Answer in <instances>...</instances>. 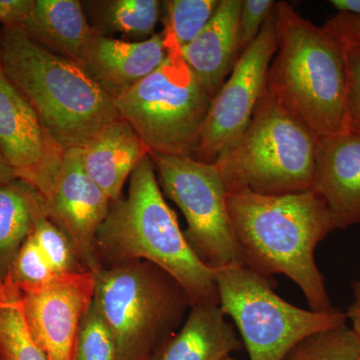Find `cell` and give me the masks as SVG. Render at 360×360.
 I'll return each instance as SVG.
<instances>
[{"label": "cell", "mask_w": 360, "mask_h": 360, "mask_svg": "<svg viewBox=\"0 0 360 360\" xmlns=\"http://www.w3.org/2000/svg\"><path fill=\"white\" fill-rule=\"evenodd\" d=\"M227 208L248 267L269 278L288 276L314 311L336 309L314 257L317 246L336 226L316 191L284 195H262L248 188L227 191Z\"/></svg>", "instance_id": "obj_1"}, {"label": "cell", "mask_w": 360, "mask_h": 360, "mask_svg": "<svg viewBox=\"0 0 360 360\" xmlns=\"http://www.w3.org/2000/svg\"><path fill=\"white\" fill-rule=\"evenodd\" d=\"M96 251L101 267L150 262L176 281L193 304H219L215 269L200 259L180 229L149 155L132 172L127 198L111 201L97 233Z\"/></svg>", "instance_id": "obj_2"}, {"label": "cell", "mask_w": 360, "mask_h": 360, "mask_svg": "<svg viewBox=\"0 0 360 360\" xmlns=\"http://www.w3.org/2000/svg\"><path fill=\"white\" fill-rule=\"evenodd\" d=\"M0 65L65 151L84 148L120 118L113 98L77 63L47 51L25 30L2 28Z\"/></svg>", "instance_id": "obj_3"}, {"label": "cell", "mask_w": 360, "mask_h": 360, "mask_svg": "<svg viewBox=\"0 0 360 360\" xmlns=\"http://www.w3.org/2000/svg\"><path fill=\"white\" fill-rule=\"evenodd\" d=\"M276 51L265 89L319 141L347 131L345 44L288 2H276Z\"/></svg>", "instance_id": "obj_4"}, {"label": "cell", "mask_w": 360, "mask_h": 360, "mask_svg": "<svg viewBox=\"0 0 360 360\" xmlns=\"http://www.w3.org/2000/svg\"><path fill=\"white\" fill-rule=\"evenodd\" d=\"M319 139L265 89L248 127L215 167L227 191L262 195L314 191Z\"/></svg>", "instance_id": "obj_5"}, {"label": "cell", "mask_w": 360, "mask_h": 360, "mask_svg": "<svg viewBox=\"0 0 360 360\" xmlns=\"http://www.w3.org/2000/svg\"><path fill=\"white\" fill-rule=\"evenodd\" d=\"M94 276V305L115 338V360L153 359L193 305L176 281L143 260L103 266Z\"/></svg>", "instance_id": "obj_6"}, {"label": "cell", "mask_w": 360, "mask_h": 360, "mask_svg": "<svg viewBox=\"0 0 360 360\" xmlns=\"http://www.w3.org/2000/svg\"><path fill=\"white\" fill-rule=\"evenodd\" d=\"M115 99L120 117L141 137L149 153L193 158L212 99L186 65L180 49Z\"/></svg>", "instance_id": "obj_7"}, {"label": "cell", "mask_w": 360, "mask_h": 360, "mask_svg": "<svg viewBox=\"0 0 360 360\" xmlns=\"http://www.w3.org/2000/svg\"><path fill=\"white\" fill-rule=\"evenodd\" d=\"M219 305L239 331L250 360H284L309 336L347 324L345 312L314 311L277 295L272 279L246 264L215 269Z\"/></svg>", "instance_id": "obj_8"}, {"label": "cell", "mask_w": 360, "mask_h": 360, "mask_svg": "<svg viewBox=\"0 0 360 360\" xmlns=\"http://www.w3.org/2000/svg\"><path fill=\"white\" fill-rule=\"evenodd\" d=\"M158 184L187 221L184 236L212 269L245 264L229 217L227 188L214 163L186 156L149 153Z\"/></svg>", "instance_id": "obj_9"}, {"label": "cell", "mask_w": 360, "mask_h": 360, "mask_svg": "<svg viewBox=\"0 0 360 360\" xmlns=\"http://www.w3.org/2000/svg\"><path fill=\"white\" fill-rule=\"evenodd\" d=\"M277 46L276 7L213 97L194 160L213 165L238 141L266 87Z\"/></svg>", "instance_id": "obj_10"}, {"label": "cell", "mask_w": 360, "mask_h": 360, "mask_svg": "<svg viewBox=\"0 0 360 360\" xmlns=\"http://www.w3.org/2000/svg\"><path fill=\"white\" fill-rule=\"evenodd\" d=\"M18 288L26 321L47 359L75 360L80 328L94 302V274H58L46 283Z\"/></svg>", "instance_id": "obj_11"}, {"label": "cell", "mask_w": 360, "mask_h": 360, "mask_svg": "<svg viewBox=\"0 0 360 360\" xmlns=\"http://www.w3.org/2000/svg\"><path fill=\"white\" fill-rule=\"evenodd\" d=\"M65 153L0 65V153L18 179L44 200L56 184Z\"/></svg>", "instance_id": "obj_12"}, {"label": "cell", "mask_w": 360, "mask_h": 360, "mask_svg": "<svg viewBox=\"0 0 360 360\" xmlns=\"http://www.w3.org/2000/svg\"><path fill=\"white\" fill-rule=\"evenodd\" d=\"M41 201L45 214L70 239L84 269L98 271L97 233L111 201L87 174L82 148L65 151L56 184Z\"/></svg>", "instance_id": "obj_13"}, {"label": "cell", "mask_w": 360, "mask_h": 360, "mask_svg": "<svg viewBox=\"0 0 360 360\" xmlns=\"http://www.w3.org/2000/svg\"><path fill=\"white\" fill-rule=\"evenodd\" d=\"M167 54L162 32L143 41H127L94 32L78 65L115 101L158 70Z\"/></svg>", "instance_id": "obj_14"}, {"label": "cell", "mask_w": 360, "mask_h": 360, "mask_svg": "<svg viewBox=\"0 0 360 360\" xmlns=\"http://www.w3.org/2000/svg\"><path fill=\"white\" fill-rule=\"evenodd\" d=\"M314 191L336 229L360 224V134L345 131L319 141Z\"/></svg>", "instance_id": "obj_15"}, {"label": "cell", "mask_w": 360, "mask_h": 360, "mask_svg": "<svg viewBox=\"0 0 360 360\" xmlns=\"http://www.w3.org/2000/svg\"><path fill=\"white\" fill-rule=\"evenodd\" d=\"M241 7L243 0H220L205 30L193 42L180 49L186 65L212 99L231 75L240 56Z\"/></svg>", "instance_id": "obj_16"}, {"label": "cell", "mask_w": 360, "mask_h": 360, "mask_svg": "<svg viewBox=\"0 0 360 360\" xmlns=\"http://www.w3.org/2000/svg\"><path fill=\"white\" fill-rule=\"evenodd\" d=\"M219 304L194 303L181 328L151 360H224L243 349L238 331Z\"/></svg>", "instance_id": "obj_17"}, {"label": "cell", "mask_w": 360, "mask_h": 360, "mask_svg": "<svg viewBox=\"0 0 360 360\" xmlns=\"http://www.w3.org/2000/svg\"><path fill=\"white\" fill-rule=\"evenodd\" d=\"M82 148L87 174L110 201L122 198L123 186L148 150L122 117L106 125Z\"/></svg>", "instance_id": "obj_18"}, {"label": "cell", "mask_w": 360, "mask_h": 360, "mask_svg": "<svg viewBox=\"0 0 360 360\" xmlns=\"http://www.w3.org/2000/svg\"><path fill=\"white\" fill-rule=\"evenodd\" d=\"M25 30L37 44L77 65L94 35L77 0H34Z\"/></svg>", "instance_id": "obj_19"}, {"label": "cell", "mask_w": 360, "mask_h": 360, "mask_svg": "<svg viewBox=\"0 0 360 360\" xmlns=\"http://www.w3.org/2000/svg\"><path fill=\"white\" fill-rule=\"evenodd\" d=\"M82 6L96 34L108 37L120 35V39L127 41H143L155 34L162 2L158 0H96L84 1Z\"/></svg>", "instance_id": "obj_20"}, {"label": "cell", "mask_w": 360, "mask_h": 360, "mask_svg": "<svg viewBox=\"0 0 360 360\" xmlns=\"http://www.w3.org/2000/svg\"><path fill=\"white\" fill-rule=\"evenodd\" d=\"M39 194L20 179L0 184V279L11 274L16 255L30 236Z\"/></svg>", "instance_id": "obj_21"}, {"label": "cell", "mask_w": 360, "mask_h": 360, "mask_svg": "<svg viewBox=\"0 0 360 360\" xmlns=\"http://www.w3.org/2000/svg\"><path fill=\"white\" fill-rule=\"evenodd\" d=\"M0 360H49L30 330L22 293L11 276L0 279Z\"/></svg>", "instance_id": "obj_22"}, {"label": "cell", "mask_w": 360, "mask_h": 360, "mask_svg": "<svg viewBox=\"0 0 360 360\" xmlns=\"http://www.w3.org/2000/svg\"><path fill=\"white\" fill-rule=\"evenodd\" d=\"M219 0H169L162 2V34L165 47L181 49L205 30Z\"/></svg>", "instance_id": "obj_23"}, {"label": "cell", "mask_w": 360, "mask_h": 360, "mask_svg": "<svg viewBox=\"0 0 360 360\" xmlns=\"http://www.w3.org/2000/svg\"><path fill=\"white\" fill-rule=\"evenodd\" d=\"M284 360H360V338L345 324L300 341Z\"/></svg>", "instance_id": "obj_24"}, {"label": "cell", "mask_w": 360, "mask_h": 360, "mask_svg": "<svg viewBox=\"0 0 360 360\" xmlns=\"http://www.w3.org/2000/svg\"><path fill=\"white\" fill-rule=\"evenodd\" d=\"M32 234L56 274L89 271L68 236L45 214L40 196L35 206Z\"/></svg>", "instance_id": "obj_25"}, {"label": "cell", "mask_w": 360, "mask_h": 360, "mask_svg": "<svg viewBox=\"0 0 360 360\" xmlns=\"http://www.w3.org/2000/svg\"><path fill=\"white\" fill-rule=\"evenodd\" d=\"M115 338L92 302L78 335L75 360H115Z\"/></svg>", "instance_id": "obj_26"}, {"label": "cell", "mask_w": 360, "mask_h": 360, "mask_svg": "<svg viewBox=\"0 0 360 360\" xmlns=\"http://www.w3.org/2000/svg\"><path fill=\"white\" fill-rule=\"evenodd\" d=\"M9 276L18 286L35 285L58 276L32 233L14 259Z\"/></svg>", "instance_id": "obj_27"}, {"label": "cell", "mask_w": 360, "mask_h": 360, "mask_svg": "<svg viewBox=\"0 0 360 360\" xmlns=\"http://www.w3.org/2000/svg\"><path fill=\"white\" fill-rule=\"evenodd\" d=\"M345 129L360 134V45L345 44Z\"/></svg>", "instance_id": "obj_28"}, {"label": "cell", "mask_w": 360, "mask_h": 360, "mask_svg": "<svg viewBox=\"0 0 360 360\" xmlns=\"http://www.w3.org/2000/svg\"><path fill=\"white\" fill-rule=\"evenodd\" d=\"M271 0H245L243 1L239 18V49L240 54L259 34L262 26L276 7Z\"/></svg>", "instance_id": "obj_29"}, {"label": "cell", "mask_w": 360, "mask_h": 360, "mask_svg": "<svg viewBox=\"0 0 360 360\" xmlns=\"http://www.w3.org/2000/svg\"><path fill=\"white\" fill-rule=\"evenodd\" d=\"M323 27L345 44L360 45V16L338 13L329 18Z\"/></svg>", "instance_id": "obj_30"}, {"label": "cell", "mask_w": 360, "mask_h": 360, "mask_svg": "<svg viewBox=\"0 0 360 360\" xmlns=\"http://www.w3.org/2000/svg\"><path fill=\"white\" fill-rule=\"evenodd\" d=\"M34 0H0V25L6 30H23Z\"/></svg>", "instance_id": "obj_31"}, {"label": "cell", "mask_w": 360, "mask_h": 360, "mask_svg": "<svg viewBox=\"0 0 360 360\" xmlns=\"http://www.w3.org/2000/svg\"><path fill=\"white\" fill-rule=\"evenodd\" d=\"M352 302L348 307L347 314V321L352 324V330L360 338V277L352 283Z\"/></svg>", "instance_id": "obj_32"}, {"label": "cell", "mask_w": 360, "mask_h": 360, "mask_svg": "<svg viewBox=\"0 0 360 360\" xmlns=\"http://www.w3.org/2000/svg\"><path fill=\"white\" fill-rule=\"evenodd\" d=\"M330 4L338 9V13H347L360 16V0H331Z\"/></svg>", "instance_id": "obj_33"}, {"label": "cell", "mask_w": 360, "mask_h": 360, "mask_svg": "<svg viewBox=\"0 0 360 360\" xmlns=\"http://www.w3.org/2000/svg\"><path fill=\"white\" fill-rule=\"evenodd\" d=\"M18 179L11 167L7 165L4 156L0 153V184H6Z\"/></svg>", "instance_id": "obj_34"}, {"label": "cell", "mask_w": 360, "mask_h": 360, "mask_svg": "<svg viewBox=\"0 0 360 360\" xmlns=\"http://www.w3.org/2000/svg\"><path fill=\"white\" fill-rule=\"evenodd\" d=\"M224 360H238V359H233V357L231 356V357H227V359H224Z\"/></svg>", "instance_id": "obj_35"}]
</instances>
